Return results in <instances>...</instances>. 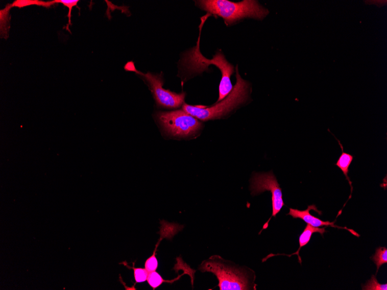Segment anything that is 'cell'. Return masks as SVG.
<instances>
[{
    "label": "cell",
    "instance_id": "1",
    "mask_svg": "<svg viewBox=\"0 0 387 290\" xmlns=\"http://www.w3.org/2000/svg\"><path fill=\"white\" fill-rule=\"evenodd\" d=\"M208 16L207 14L202 18L200 36L197 45L184 54L180 62V71L183 81H186L193 77L208 71L210 65H214L217 67L222 73L217 103L226 98L233 89L231 77L235 72V68L233 64L228 61L222 51L217 52L212 59H206L201 54L200 47L201 28Z\"/></svg>",
    "mask_w": 387,
    "mask_h": 290
},
{
    "label": "cell",
    "instance_id": "2",
    "mask_svg": "<svg viewBox=\"0 0 387 290\" xmlns=\"http://www.w3.org/2000/svg\"><path fill=\"white\" fill-rule=\"evenodd\" d=\"M235 71L236 84L223 100L210 107L193 106L184 103L183 110L202 121L223 119L234 113L249 101L251 93V86L240 76L238 65Z\"/></svg>",
    "mask_w": 387,
    "mask_h": 290
},
{
    "label": "cell",
    "instance_id": "3",
    "mask_svg": "<svg viewBox=\"0 0 387 290\" xmlns=\"http://www.w3.org/2000/svg\"><path fill=\"white\" fill-rule=\"evenodd\" d=\"M199 270L216 276L221 290L256 289L253 286L255 273L247 267H240L219 255H213L201 263Z\"/></svg>",
    "mask_w": 387,
    "mask_h": 290
},
{
    "label": "cell",
    "instance_id": "4",
    "mask_svg": "<svg viewBox=\"0 0 387 290\" xmlns=\"http://www.w3.org/2000/svg\"><path fill=\"white\" fill-rule=\"evenodd\" d=\"M196 5L201 10L207 12L210 16L221 17L228 27L238 24L245 19H263L269 12L257 2L253 0H244L240 2L228 0H202L196 1Z\"/></svg>",
    "mask_w": 387,
    "mask_h": 290
},
{
    "label": "cell",
    "instance_id": "5",
    "mask_svg": "<svg viewBox=\"0 0 387 290\" xmlns=\"http://www.w3.org/2000/svg\"><path fill=\"white\" fill-rule=\"evenodd\" d=\"M156 118L164 135L175 139H188L200 135L204 125L182 110L159 112Z\"/></svg>",
    "mask_w": 387,
    "mask_h": 290
},
{
    "label": "cell",
    "instance_id": "6",
    "mask_svg": "<svg viewBox=\"0 0 387 290\" xmlns=\"http://www.w3.org/2000/svg\"><path fill=\"white\" fill-rule=\"evenodd\" d=\"M125 70L135 72L142 77L147 82L157 105L162 109L173 110L178 109L184 105L186 93H176L163 88L162 77L153 74L141 72L137 70L133 62H128L124 66Z\"/></svg>",
    "mask_w": 387,
    "mask_h": 290
},
{
    "label": "cell",
    "instance_id": "7",
    "mask_svg": "<svg viewBox=\"0 0 387 290\" xmlns=\"http://www.w3.org/2000/svg\"><path fill=\"white\" fill-rule=\"evenodd\" d=\"M250 190L252 196H256L265 191H270L272 194L273 213L272 217L264 224L262 229L263 231L268 227L271 219L273 217H276V215L285 206L282 189L278 183L276 177L272 171L269 173H255L253 174L251 179Z\"/></svg>",
    "mask_w": 387,
    "mask_h": 290
},
{
    "label": "cell",
    "instance_id": "8",
    "mask_svg": "<svg viewBox=\"0 0 387 290\" xmlns=\"http://www.w3.org/2000/svg\"><path fill=\"white\" fill-rule=\"evenodd\" d=\"M311 210H315L318 213L321 214V212L318 211L317 209L316 206L315 205H310L308 207L307 209L306 210H299L298 209H290L289 213L287 215H291L292 218L294 219H300L306 222L307 224L310 225V226L315 227H320L324 226H331L333 227L338 228L340 229H345L352 232V234L354 235L359 236L357 234V233L354 231L350 230L346 227H340L336 226H334V222L330 223L329 222H323L320 219H318L315 216L312 215L309 213V211Z\"/></svg>",
    "mask_w": 387,
    "mask_h": 290
},
{
    "label": "cell",
    "instance_id": "9",
    "mask_svg": "<svg viewBox=\"0 0 387 290\" xmlns=\"http://www.w3.org/2000/svg\"><path fill=\"white\" fill-rule=\"evenodd\" d=\"M316 232L320 233L322 236H323L324 233L326 232L325 227L324 228H320L319 227H312L310 226V225L307 224L306 228L304 229V231L299 237L300 246L298 250L295 253L292 254L291 255H287L288 257H291L292 255H298L299 262L300 264L302 263V258H301L299 255L300 250L303 248V247L306 246L309 243V241L311 240L313 233Z\"/></svg>",
    "mask_w": 387,
    "mask_h": 290
},
{
    "label": "cell",
    "instance_id": "10",
    "mask_svg": "<svg viewBox=\"0 0 387 290\" xmlns=\"http://www.w3.org/2000/svg\"><path fill=\"white\" fill-rule=\"evenodd\" d=\"M337 141L340 146H341L342 150V154L341 155V157H339L337 163L335 164H336L337 167L341 168V171L343 173V174L346 176V179L348 181V182H349L350 187L351 188L352 194V189H353V188H352V182L351 181L349 177L348 176V173L349 172V167L351 164L352 161H353L354 157L351 154L344 152L343 147L342 144L341 143V142H340L339 140H337Z\"/></svg>",
    "mask_w": 387,
    "mask_h": 290
},
{
    "label": "cell",
    "instance_id": "11",
    "mask_svg": "<svg viewBox=\"0 0 387 290\" xmlns=\"http://www.w3.org/2000/svg\"><path fill=\"white\" fill-rule=\"evenodd\" d=\"M11 8V4H8L4 9L0 11V29H1V36L6 39L8 37V33H9L10 28V11Z\"/></svg>",
    "mask_w": 387,
    "mask_h": 290
},
{
    "label": "cell",
    "instance_id": "12",
    "mask_svg": "<svg viewBox=\"0 0 387 290\" xmlns=\"http://www.w3.org/2000/svg\"><path fill=\"white\" fill-rule=\"evenodd\" d=\"M54 2L40 1V0H15L12 4H11V8L17 7L22 8L26 7L31 6H41L45 8H50L54 5Z\"/></svg>",
    "mask_w": 387,
    "mask_h": 290
},
{
    "label": "cell",
    "instance_id": "13",
    "mask_svg": "<svg viewBox=\"0 0 387 290\" xmlns=\"http://www.w3.org/2000/svg\"><path fill=\"white\" fill-rule=\"evenodd\" d=\"M371 259L377 266V274L381 266L387 263V249L383 247L378 248L376 249L375 254L371 257Z\"/></svg>",
    "mask_w": 387,
    "mask_h": 290
},
{
    "label": "cell",
    "instance_id": "14",
    "mask_svg": "<svg viewBox=\"0 0 387 290\" xmlns=\"http://www.w3.org/2000/svg\"><path fill=\"white\" fill-rule=\"evenodd\" d=\"M148 282L150 287L154 290L160 286L164 282H173V281H166L162 278L160 274L156 271L149 272Z\"/></svg>",
    "mask_w": 387,
    "mask_h": 290
},
{
    "label": "cell",
    "instance_id": "15",
    "mask_svg": "<svg viewBox=\"0 0 387 290\" xmlns=\"http://www.w3.org/2000/svg\"><path fill=\"white\" fill-rule=\"evenodd\" d=\"M79 0H54V4L61 3L63 4L64 6H65L68 8V23L67 25L66 29L68 31L70 32L69 30V26L71 25V11L73 7H77V4L79 2Z\"/></svg>",
    "mask_w": 387,
    "mask_h": 290
},
{
    "label": "cell",
    "instance_id": "16",
    "mask_svg": "<svg viewBox=\"0 0 387 290\" xmlns=\"http://www.w3.org/2000/svg\"><path fill=\"white\" fill-rule=\"evenodd\" d=\"M362 288L364 290H386L387 284H380L378 282L376 276L373 275L366 284L362 285Z\"/></svg>",
    "mask_w": 387,
    "mask_h": 290
},
{
    "label": "cell",
    "instance_id": "17",
    "mask_svg": "<svg viewBox=\"0 0 387 290\" xmlns=\"http://www.w3.org/2000/svg\"><path fill=\"white\" fill-rule=\"evenodd\" d=\"M136 283H143L147 281L149 272L146 268L132 267Z\"/></svg>",
    "mask_w": 387,
    "mask_h": 290
},
{
    "label": "cell",
    "instance_id": "18",
    "mask_svg": "<svg viewBox=\"0 0 387 290\" xmlns=\"http://www.w3.org/2000/svg\"><path fill=\"white\" fill-rule=\"evenodd\" d=\"M156 251L154 252L151 257L146 259L144 267L149 272L156 271L158 267V259L156 255Z\"/></svg>",
    "mask_w": 387,
    "mask_h": 290
}]
</instances>
